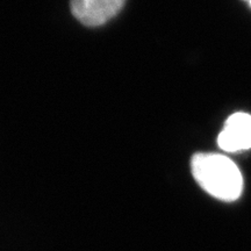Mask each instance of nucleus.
I'll return each mask as SVG.
<instances>
[{"label":"nucleus","instance_id":"obj_3","mask_svg":"<svg viewBox=\"0 0 251 251\" xmlns=\"http://www.w3.org/2000/svg\"><path fill=\"white\" fill-rule=\"evenodd\" d=\"M219 147L225 151L237 152L251 148V115L237 112L230 115L218 137Z\"/></svg>","mask_w":251,"mask_h":251},{"label":"nucleus","instance_id":"obj_5","mask_svg":"<svg viewBox=\"0 0 251 251\" xmlns=\"http://www.w3.org/2000/svg\"><path fill=\"white\" fill-rule=\"evenodd\" d=\"M248 1H250V0H248Z\"/></svg>","mask_w":251,"mask_h":251},{"label":"nucleus","instance_id":"obj_1","mask_svg":"<svg viewBox=\"0 0 251 251\" xmlns=\"http://www.w3.org/2000/svg\"><path fill=\"white\" fill-rule=\"evenodd\" d=\"M194 179L207 193L222 201H235L243 190V177L236 164L219 153H197L191 162Z\"/></svg>","mask_w":251,"mask_h":251},{"label":"nucleus","instance_id":"obj_4","mask_svg":"<svg viewBox=\"0 0 251 251\" xmlns=\"http://www.w3.org/2000/svg\"><path fill=\"white\" fill-rule=\"evenodd\" d=\"M249 2H250V6H251V0H250V1H249Z\"/></svg>","mask_w":251,"mask_h":251},{"label":"nucleus","instance_id":"obj_2","mask_svg":"<svg viewBox=\"0 0 251 251\" xmlns=\"http://www.w3.org/2000/svg\"><path fill=\"white\" fill-rule=\"evenodd\" d=\"M126 0H71L74 17L87 27H98L114 18Z\"/></svg>","mask_w":251,"mask_h":251}]
</instances>
